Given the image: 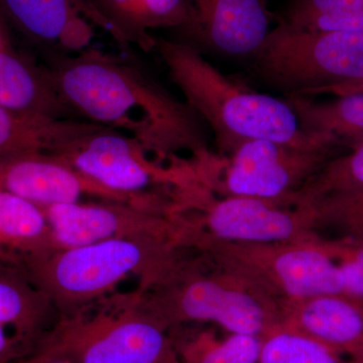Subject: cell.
Instances as JSON below:
<instances>
[{"mask_svg": "<svg viewBox=\"0 0 363 363\" xmlns=\"http://www.w3.org/2000/svg\"><path fill=\"white\" fill-rule=\"evenodd\" d=\"M164 329L136 289L59 316L35 348L75 363H168L176 357Z\"/></svg>", "mask_w": 363, "mask_h": 363, "instance_id": "4", "label": "cell"}, {"mask_svg": "<svg viewBox=\"0 0 363 363\" xmlns=\"http://www.w3.org/2000/svg\"><path fill=\"white\" fill-rule=\"evenodd\" d=\"M278 23L306 33H363V0H290Z\"/></svg>", "mask_w": 363, "mask_h": 363, "instance_id": "22", "label": "cell"}, {"mask_svg": "<svg viewBox=\"0 0 363 363\" xmlns=\"http://www.w3.org/2000/svg\"><path fill=\"white\" fill-rule=\"evenodd\" d=\"M298 326L320 342L363 354V305L345 296L296 301Z\"/></svg>", "mask_w": 363, "mask_h": 363, "instance_id": "18", "label": "cell"}, {"mask_svg": "<svg viewBox=\"0 0 363 363\" xmlns=\"http://www.w3.org/2000/svg\"><path fill=\"white\" fill-rule=\"evenodd\" d=\"M155 49L186 104L201 117L222 152L231 155L250 140H274L303 149L343 145L333 136L306 133L286 99L255 92L226 77L197 48L156 38Z\"/></svg>", "mask_w": 363, "mask_h": 363, "instance_id": "2", "label": "cell"}, {"mask_svg": "<svg viewBox=\"0 0 363 363\" xmlns=\"http://www.w3.org/2000/svg\"><path fill=\"white\" fill-rule=\"evenodd\" d=\"M259 363H340L333 351L302 334H274L262 343Z\"/></svg>", "mask_w": 363, "mask_h": 363, "instance_id": "24", "label": "cell"}, {"mask_svg": "<svg viewBox=\"0 0 363 363\" xmlns=\"http://www.w3.org/2000/svg\"><path fill=\"white\" fill-rule=\"evenodd\" d=\"M0 106L54 119H76L60 96L47 69L0 50Z\"/></svg>", "mask_w": 363, "mask_h": 363, "instance_id": "15", "label": "cell"}, {"mask_svg": "<svg viewBox=\"0 0 363 363\" xmlns=\"http://www.w3.org/2000/svg\"><path fill=\"white\" fill-rule=\"evenodd\" d=\"M47 70L76 116L133 136L161 161L181 152L195 162L211 156L201 117L133 62L85 49L58 57Z\"/></svg>", "mask_w": 363, "mask_h": 363, "instance_id": "1", "label": "cell"}, {"mask_svg": "<svg viewBox=\"0 0 363 363\" xmlns=\"http://www.w3.org/2000/svg\"><path fill=\"white\" fill-rule=\"evenodd\" d=\"M323 93H330V94L336 95V96L354 94V93H363V81L362 82L335 86V87L325 90ZM323 93H322V94H323Z\"/></svg>", "mask_w": 363, "mask_h": 363, "instance_id": "29", "label": "cell"}, {"mask_svg": "<svg viewBox=\"0 0 363 363\" xmlns=\"http://www.w3.org/2000/svg\"><path fill=\"white\" fill-rule=\"evenodd\" d=\"M340 147L303 149L274 140H247L230 155L221 186L228 196L291 201Z\"/></svg>", "mask_w": 363, "mask_h": 363, "instance_id": "9", "label": "cell"}, {"mask_svg": "<svg viewBox=\"0 0 363 363\" xmlns=\"http://www.w3.org/2000/svg\"><path fill=\"white\" fill-rule=\"evenodd\" d=\"M182 42L222 56L252 60L272 28L267 0H185Z\"/></svg>", "mask_w": 363, "mask_h": 363, "instance_id": "10", "label": "cell"}, {"mask_svg": "<svg viewBox=\"0 0 363 363\" xmlns=\"http://www.w3.org/2000/svg\"><path fill=\"white\" fill-rule=\"evenodd\" d=\"M13 363H75L65 357L35 348L32 352Z\"/></svg>", "mask_w": 363, "mask_h": 363, "instance_id": "28", "label": "cell"}, {"mask_svg": "<svg viewBox=\"0 0 363 363\" xmlns=\"http://www.w3.org/2000/svg\"><path fill=\"white\" fill-rule=\"evenodd\" d=\"M51 250V230L43 210L0 191V262L23 267Z\"/></svg>", "mask_w": 363, "mask_h": 363, "instance_id": "20", "label": "cell"}, {"mask_svg": "<svg viewBox=\"0 0 363 363\" xmlns=\"http://www.w3.org/2000/svg\"><path fill=\"white\" fill-rule=\"evenodd\" d=\"M178 245L157 240H105L51 250L21 267L59 316H66L116 292L130 277L138 279L140 291L152 288L180 264Z\"/></svg>", "mask_w": 363, "mask_h": 363, "instance_id": "3", "label": "cell"}, {"mask_svg": "<svg viewBox=\"0 0 363 363\" xmlns=\"http://www.w3.org/2000/svg\"><path fill=\"white\" fill-rule=\"evenodd\" d=\"M253 75L286 96H315L363 81V33H306L278 23L250 60Z\"/></svg>", "mask_w": 363, "mask_h": 363, "instance_id": "5", "label": "cell"}, {"mask_svg": "<svg viewBox=\"0 0 363 363\" xmlns=\"http://www.w3.org/2000/svg\"><path fill=\"white\" fill-rule=\"evenodd\" d=\"M286 100L309 135L333 136L348 149L363 142V93L342 95L329 102L298 95Z\"/></svg>", "mask_w": 363, "mask_h": 363, "instance_id": "21", "label": "cell"}, {"mask_svg": "<svg viewBox=\"0 0 363 363\" xmlns=\"http://www.w3.org/2000/svg\"><path fill=\"white\" fill-rule=\"evenodd\" d=\"M50 298L16 264L0 262V328L32 352L58 319Z\"/></svg>", "mask_w": 363, "mask_h": 363, "instance_id": "14", "label": "cell"}, {"mask_svg": "<svg viewBox=\"0 0 363 363\" xmlns=\"http://www.w3.org/2000/svg\"><path fill=\"white\" fill-rule=\"evenodd\" d=\"M52 155L104 187L164 214H171L176 205L157 190L171 186L188 190L197 178L193 164L166 168L160 160L152 161L154 154L135 138L104 125Z\"/></svg>", "mask_w": 363, "mask_h": 363, "instance_id": "6", "label": "cell"}, {"mask_svg": "<svg viewBox=\"0 0 363 363\" xmlns=\"http://www.w3.org/2000/svg\"><path fill=\"white\" fill-rule=\"evenodd\" d=\"M51 230L52 250L111 240H157L185 242L176 217L124 203L100 201L40 208Z\"/></svg>", "mask_w": 363, "mask_h": 363, "instance_id": "8", "label": "cell"}, {"mask_svg": "<svg viewBox=\"0 0 363 363\" xmlns=\"http://www.w3.org/2000/svg\"><path fill=\"white\" fill-rule=\"evenodd\" d=\"M203 224L208 233L221 240L238 242H283L295 238L300 214L279 209L274 201L227 196L207 205Z\"/></svg>", "mask_w": 363, "mask_h": 363, "instance_id": "13", "label": "cell"}, {"mask_svg": "<svg viewBox=\"0 0 363 363\" xmlns=\"http://www.w3.org/2000/svg\"><path fill=\"white\" fill-rule=\"evenodd\" d=\"M274 279L295 301L320 296H343L341 262L323 248L298 245L281 250L271 262Z\"/></svg>", "mask_w": 363, "mask_h": 363, "instance_id": "16", "label": "cell"}, {"mask_svg": "<svg viewBox=\"0 0 363 363\" xmlns=\"http://www.w3.org/2000/svg\"><path fill=\"white\" fill-rule=\"evenodd\" d=\"M168 363H178V362H177V359H176V360H174V362H168Z\"/></svg>", "mask_w": 363, "mask_h": 363, "instance_id": "30", "label": "cell"}, {"mask_svg": "<svg viewBox=\"0 0 363 363\" xmlns=\"http://www.w3.org/2000/svg\"><path fill=\"white\" fill-rule=\"evenodd\" d=\"M98 11L108 21L119 44L138 45L143 51L155 49L150 30H178L186 18L185 0H94Z\"/></svg>", "mask_w": 363, "mask_h": 363, "instance_id": "19", "label": "cell"}, {"mask_svg": "<svg viewBox=\"0 0 363 363\" xmlns=\"http://www.w3.org/2000/svg\"><path fill=\"white\" fill-rule=\"evenodd\" d=\"M342 269L344 294L348 298L363 300V245L343 250Z\"/></svg>", "mask_w": 363, "mask_h": 363, "instance_id": "27", "label": "cell"}, {"mask_svg": "<svg viewBox=\"0 0 363 363\" xmlns=\"http://www.w3.org/2000/svg\"><path fill=\"white\" fill-rule=\"evenodd\" d=\"M0 191L44 208L57 204L99 201L124 203L143 208L130 196L114 192L48 152H28L0 157Z\"/></svg>", "mask_w": 363, "mask_h": 363, "instance_id": "11", "label": "cell"}, {"mask_svg": "<svg viewBox=\"0 0 363 363\" xmlns=\"http://www.w3.org/2000/svg\"><path fill=\"white\" fill-rule=\"evenodd\" d=\"M362 305H363V302H362Z\"/></svg>", "mask_w": 363, "mask_h": 363, "instance_id": "31", "label": "cell"}, {"mask_svg": "<svg viewBox=\"0 0 363 363\" xmlns=\"http://www.w3.org/2000/svg\"><path fill=\"white\" fill-rule=\"evenodd\" d=\"M363 190V142L342 156L332 157L294 195L298 202L312 203L326 196Z\"/></svg>", "mask_w": 363, "mask_h": 363, "instance_id": "23", "label": "cell"}, {"mask_svg": "<svg viewBox=\"0 0 363 363\" xmlns=\"http://www.w3.org/2000/svg\"><path fill=\"white\" fill-rule=\"evenodd\" d=\"M140 293L145 307L164 325L214 322L231 334L259 336L267 323L264 307L250 293L181 264L160 283Z\"/></svg>", "mask_w": 363, "mask_h": 363, "instance_id": "7", "label": "cell"}, {"mask_svg": "<svg viewBox=\"0 0 363 363\" xmlns=\"http://www.w3.org/2000/svg\"><path fill=\"white\" fill-rule=\"evenodd\" d=\"M0 9L28 39L64 55L84 51L95 26L116 39L94 0H0Z\"/></svg>", "mask_w": 363, "mask_h": 363, "instance_id": "12", "label": "cell"}, {"mask_svg": "<svg viewBox=\"0 0 363 363\" xmlns=\"http://www.w3.org/2000/svg\"><path fill=\"white\" fill-rule=\"evenodd\" d=\"M262 342L257 335L231 334L223 342L191 344L186 348L189 363H259Z\"/></svg>", "mask_w": 363, "mask_h": 363, "instance_id": "25", "label": "cell"}, {"mask_svg": "<svg viewBox=\"0 0 363 363\" xmlns=\"http://www.w3.org/2000/svg\"><path fill=\"white\" fill-rule=\"evenodd\" d=\"M316 215H324L346 225L363 241V190L326 196L313 202Z\"/></svg>", "mask_w": 363, "mask_h": 363, "instance_id": "26", "label": "cell"}, {"mask_svg": "<svg viewBox=\"0 0 363 363\" xmlns=\"http://www.w3.org/2000/svg\"><path fill=\"white\" fill-rule=\"evenodd\" d=\"M99 125L30 116L0 106V157L28 152L56 154Z\"/></svg>", "mask_w": 363, "mask_h": 363, "instance_id": "17", "label": "cell"}]
</instances>
